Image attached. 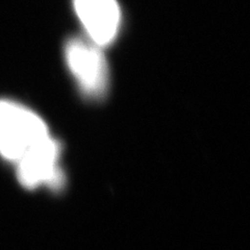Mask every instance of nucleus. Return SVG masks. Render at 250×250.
Wrapping results in <instances>:
<instances>
[{"label":"nucleus","instance_id":"f257e3e1","mask_svg":"<svg viewBox=\"0 0 250 250\" xmlns=\"http://www.w3.org/2000/svg\"><path fill=\"white\" fill-rule=\"evenodd\" d=\"M44 121L33 111L9 100H0V153L19 163L48 139Z\"/></svg>","mask_w":250,"mask_h":250},{"label":"nucleus","instance_id":"7ed1b4c3","mask_svg":"<svg viewBox=\"0 0 250 250\" xmlns=\"http://www.w3.org/2000/svg\"><path fill=\"white\" fill-rule=\"evenodd\" d=\"M73 7L85 38L101 48L114 43L122 22L117 0H73Z\"/></svg>","mask_w":250,"mask_h":250},{"label":"nucleus","instance_id":"20e7f679","mask_svg":"<svg viewBox=\"0 0 250 250\" xmlns=\"http://www.w3.org/2000/svg\"><path fill=\"white\" fill-rule=\"evenodd\" d=\"M60 150L59 143L49 137L30 151L17 163L20 183L27 188H36L44 184L59 186L62 178L58 167Z\"/></svg>","mask_w":250,"mask_h":250},{"label":"nucleus","instance_id":"f03ea898","mask_svg":"<svg viewBox=\"0 0 250 250\" xmlns=\"http://www.w3.org/2000/svg\"><path fill=\"white\" fill-rule=\"evenodd\" d=\"M64 52L70 72L84 95L103 97L108 87V66L103 48L85 37H72Z\"/></svg>","mask_w":250,"mask_h":250}]
</instances>
